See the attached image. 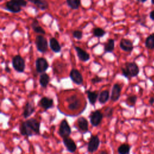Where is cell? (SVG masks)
Segmentation results:
<instances>
[{
	"instance_id": "28",
	"label": "cell",
	"mask_w": 154,
	"mask_h": 154,
	"mask_svg": "<svg viewBox=\"0 0 154 154\" xmlns=\"http://www.w3.org/2000/svg\"><path fill=\"white\" fill-rule=\"evenodd\" d=\"M131 150V146L128 144L123 143L120 145L117 149V152L119 154H128Z\"/></svg>"
},
{
	"instance_id": "23",
	"label": "cell",
	"mask_w": 154,
	"mask_h": 154,
	"mask_svg": "<svg viewBox=\"0 0 154 154\" xmlns=\"http://www.w3.org/2000/svg\"><path fill=\"white\" fill-rule=\"evenodd\" d=\"M85 93L87 95V98L90 103L92 105H94L97 98L99 97L98 92L96 91H91L90 90H88L85 91Z\"/></svg>"
},
{
	"instance_id": "1",
	"label": "cell",
	"mask_w": 154,
	"mask_h": 154,
	"mask_svg": "<svg viewBox=\"0 0 154 154\" xmlns=\"http://www.w3.org/2000/svg\"><path fill=\"white\" fill-rule=\"evenodd\" d=\"M26 5V0H8L5 2L4 8L12 13H18L21 11L22 7Z\"/></svg>"
},
{
	"instance_id": "10",
	"label": "cell",
	"mask_w": 154,
	"mask_h": 154,
	"mask_svg": "<svg viewBox=\"0 0 154 154\" xmlns=\"http://www.w3.org/2000/svg\"><path fill=\"white\" fill-rule=\"evenodd\" d=\"M69 76L72 82L76 85H81L83 83V76L81 72L76 69H72L70 70Z\"/></svg>"
},
{
	"instance_id": "34",
	"label": "cell",
	"mask_w": 154,
	"mask_h": 154,
	"mask_svg": "<svg viewBox=\"0 0 154 154\" xmlns=\"http://www.w3.org/2000/svg\"><path fill=\"white\" fill-rule=\"evenodd\" d=\"M103 81V78L97 76V75H96L94 77H93L91 79V82L93 84H96L97 83H99L100 82H102Z\"/></svg>"
},
{
	"instance_id": "25",
	"label": "cell",
	"mask_w": 154,
	"mask_h": 154,
	"mask_svg": "<svg viewBox=\"0 0 154 154\" xmlns=\"http://www.w3.org/2000/svg\"><path fill=\"white\" fill-rule=\"evenodd\" d=\"M110 99L109 92L107 90H103L99 94L98 101L100 104H105Z\"/></svg>"
},
{
	"instance_id": "3",
	"label": "cell",
	"mask_w": 154,
	"mask_h": 154,
	"mask_svg": "<svg viewBox=\"0 0 154 154\" xmlns=\"http://www.w3.org/2000/svg\"><path fill=\"white\" fill-rule=\"evenodd\" d=\"M12 67L18 73H23L25 69V60L20 55H16L12 58Z\"/></svg>"
},
{
	"instance_id": "26",
	"label": "cell",
	"mask_w": 154,
	"mask_h": 154,
	"mask_svg": "<svg viewBox=\"0 0 154 154\" xmlns=\"http://www.w3.org/2000/svg\"><path fill=\"white\" fill-rule=\"evenodd\" d=\"M115 48V40L112 38H109L104 45L103 50L105 53L112 52Z\"/></svg>"
},
{
	"instance_id": "6",
	"label": "cell",
	"mask_w": 154,
	"mask_h": 154,
	"mask_svg": "<svg viewBox=\"0 0 154 154\" xmlns=\"http://www.w3.org/2000/svg\"><path fill=\"white\" fill-rule=\"evenodd\" d=\"M71 133L72 130L67 121L66 119L62 120L59 126V129L58 131V135L63 138L66 137H69Z\"/></svg>"
},
{
	"instance_id": "39",
	"label": "cell",
	"mask_w": 154,
	"mask_h": 154,
	"mask_svg": "<svg viewBox=\"0 0 154 154\" xmlns=\"http://www.w3.org/2000/svg\"><path fill=\"white\" fill-rule=\"evenodd\" d=\"M136 1H137L138 2H141V3H144L147 0H136Z\"/></svg>"
},
{
	"instance_id": "32",
	"label": "cell",
	"mask_w": 154,
	"mask_h": 154,
	"mask_svg": "<svg viewBox=\"0 0 154 154\" xmlns=\"http://www.w3.org/2000/svg\"><path fill=\"white\" fill-rule=\"evenodd\" d=\"M113 111H114L113 108L111 106H107L103 113V116L106 118H110L113 114Z\"/></svg>"
},
{
	"instance_id": "36",
	"label": "cell",
	"mask_w": 154,
	"mask_h": 154,
	"mask_svg": "<svg viewBox=\"0 0 154 154\" xmlns=\"http://www.w3.org/2000/svg\"><path fill=\"white\" fill-rule=\"evenodd\" d=\"M4 70H5V71L7 73H10V72H11V69H10V67L8 66L7 64L5 65V67Z\"/></svg>"
},
{
	"instance_id": "8",
	"label": "cell",
	"mask_w": 154,
	"mask_h": 154,
	"mask_svg": "<svg viewBox=\"0 0 154 154\" xmlns=\"http://www.w3.org/2000/svg\"><path fill=\"white\" fill-rule=\"evenodd\" d=\"M100 143V141L98 135H91L87 144V152L89 153H94L98 149Z\"/></svg>"
},
{
	"instance_id": "2",
	"label": "cell",
	"mask_w": 154,
	"mask_h": 154,
	"mask_svg": "<svg viewBox=\"0 0 154 154\" xmlns=\"http://www.w3.org/2000/svg\"><path fill=\"white\" fill-rule=\"evenodd\" d=\"M122 75L126 78L137 76L140 72V69L135 62H126L125 67H121Z\"/></svg>"
},
{
	"instance_id": "40",
	"label": "cell",
	"mask_w": 154,
	"mask_h": 154,
	"mask_svg": "<svg viewBox=\"0 0 154 154\" xmlns=\"http://www.w3.org/2000/svg\"><path fill=\"white\" fill-rule=\"evenodd\" d=\"M151 2H152V3L154 5V0H151Z\"/></svg>"
},
{
	"instance_id": "12",
	"label": "cell",
	"mask_w": 154,
	"mask_h": 154,
	"mask_svg": "<svg viewBox=\"0 0 154 154\" xmlns=\"http://www.w3.org/2000/svg\"><path fill=\"white\" fill-rule=\"evenodd\" d=\"M122 88V87L120 84L118 83H116L113 85L110 96L111 100H112V102H116L119 99L121 95Z\"/></svg>"
},
{
	"instance_id": "19",
	"label": "cell",
	"mask_w": 154,
	"mask_h": 154,
	"mask_svg": "<svg viewBox=\"0 0 154 154\" xmlns=\"http://www.w3.org/2000/svg\"><path fill=\"white\" fill-rule=\"evenodd\" d=\"M77 125L82 133H86L88 131V122L84 117H80L77 119Z\"/></svg>"
},
{
	"instance_id": "31",
	"label": "cell",
	"mask_w": 154,
	"mask_h": 154,
	"mask_svg": "<svg viewBox=\"0 0 154 154\" xmlns=\"http://www.w3.org/2000/svg\"><path fill=\"white\" fill-rule=\"evenodd\" d=\"M93 34L94 36L97 38H100L102 37L103 35L106 34V31L102 28L96 27L93 29Z\"/></svg>"
},
{
	"instance_id": "14",
	"label": "cell",
	"mask_w": 154,
	"mask_h": 154,
	"mask_svg": "<svg viewBox=\"0 0 154 154\" xmlns=\"http://www.w3.org/2000/svg\"><path fill=\"white\" fill-rule=\"evenodd\" d=\"M119 46L122 50L127 52H131L134 49L132 42L129 39L125 38H123L120 40Z\"/></svg>"
},
{
	"instance_id": "13",
	"label": "cell",
	"mask_w": 154,
	"mask_h": 154,
	"mask_svg": "<svg viewBox=\"0 0 154 154\" xmlns=\"http://www.w3.org/2000/svg\"><path fill=\"white\" fill-rule=\"evenodd\" d=\"M63 143L66 150L70 153H74L77 149V146L75 141L69 137L63 138Z\"/></svg>"
},
{
	"instance_id": "7",
	"label": "cell",
	"mask_w": 154,
	"mask_h": 154,
	"mask_svg": "<svg viewBox=\"0 0 154 154\" xmlns=\"http://www.w3.org/2000/svg\"><path fill=\"white\" fill-rule=\"evenodd\" d=\"M35 70L38 73H42L45 72L49 66L47 60L43 57L37 58L35 60Z\"/></svg>"
},
{
	"instance_id": "29",
	"label": "cell",
	"mask_w": 154,
	"mask_h": 154,
	"mask_svg": "<svg viewBox=\"0 0 154 154\" xmlns=\"http://www.w3.org/2000/svg\"><path fill=\"white\" fill-rule=\"evenodd\" d=\"M67 5L72 10H77L81 5V0H66Z\"/></svg>"
},
{
	"instance_id": "20",
	"label": "cell",
	"mask_w": 154,
	"mask_h": 154,
	"mask_svg": "<svg viewBox=\"0 0 154 154\" xmlns=\"http://www.w3.org/2000/svg\"><path fill=\"white\" fill-rule=\"evenodd\" d=\"M49 47L55 53H58L61 50V45L59 42L55 38L51 37L49 40Z\"/></svg>"
},
{
	"instance_id": "33",
	"label": "cell",
	"mask_w": 154,
	"mask_h": 154,
	"mask_svg": "<svg viewBox=\"0 0 154 154\" xmlns=\"http://www.w3.org/2000/svg\"><path fill=\"white\" fill-rule=\"evenodd\" d=\"M72 36L77 40H81L83 36V32L80 30H75L72 32Z\"/></svg>"
},
{
	"instance_id": "5",
	"label": "cell",
	"mask_w": 154,
	"mask_h": 154,
	"mask_svg": "<svg viewBox=\"0 0 154 154\" xmlns=\"http://www.w3.org/2000/svg\"><path fill=\"white\" fill-rule=\"evenodd\" d=\"M66 100L67 103V108L70 111L76 110L81 106V100L76 94H73L67 97Z\"/></svg>"
},
{
	"instance_id": "35",
	"label": "cell",
	"mask_w": 154,
	"mask_h": 154,
	"mask_svg": "<svg viewBox=\"0 0 154 154\" xmlns=\"http://www.w3.org/2000/svg\"><path fill=\"white\" fill-rule=\"evenodd\" d=\"M149 17L150 18V19H152V20L154 21V10L151 11L149 13Z\"/></svg>"
},
{
	"instance_id": "4",
	"label": "cell",
	"mask_w": 154,
	"mask_h": 154,
	"mask_svg": "<svg viewBox=\"0 0 154 154\" xmlns=\"http://www.w3.org/2000/svg\"><path fill=\"white\" fill-rule=\"evenodd\" d=\"M35 44L37 50L41 53H45L48 51V42L47 39L42 35L38 34L36 35Z\"/></svg>"
},
{
	"instance_id": "17",
	"label": "cell",
	"mask_w": 154,
	"mask_h": 154,
	"mask_svg": "<svg viewBox=\"0 0 154 154\" xmlns=\"http://www.w3.org/2000/svg\"><path fill=\"white\" fill-rule=\"evenodd\" d=\"M74 48H75V50L76 51V55L78 58L81 61L83 62H87L90 59V54L88 52H87L85 50L82 49L79 46H75Z\"/></svg>"
},
{
	"instance_id": "30",
	"label": "cell",
	"mask_w": 154,
	"mask_h": 154,
	"mask_svg": "<svg viewBox=\"0 0 154 154\" xmlns=\"http://www.w3.org/2000/svg\"><path fill=\"white\" fill-rule=\"evenodd\" d=\"M137 100V96L136 95H134V94L130 95V96H128V97L126 98L125 100V103L128 106L132 107L135 105Z\"/></svg>"
},
{
	"instance_id": "15",
	"label": "cell",
	"mask_w": 154,
	"mask_h": 154,
	"mask_svg": "<svg viewBox=\"0 0 154 154\" xmlns=\"http://www.w3.org/2000/svg\"><path fill=\"white\" fill-rule=\"evenodd\" d=\"M35 111V106L33 102L28 101L23 108L22 115L25 119H28Z\"/></svg>"
},
{
	"instance_id": "16",
	"label": "cell",
	"mask_w": 154,
	"mask_h": 154,
	"mask_svg": "<svg viewBox=\"0 0 154 154\" xmlns=\"http://www.w3.org/2000/svg\"><path fill=\"white\" fill-rule=\"evenodd\" d=\"M26 123L30 128V129L34 132L35 134H40V123L35 119L30 118L26 120Z\"/></svg>"
},
{
	"instance_id": "9",
	"label": "cell",
	"mask_w": 154,
	"mask_h": 154,
	"mask_svg": "<svg viewBox=\"0 0 154 154\" xmlns=\"http://www.w3.org/2000/svg\"><path fill=\"white\" fill-rule=\"evenodd\" d=\"M103 117V114L99 110H95L92 111L89 116L90 123L94 127L97 126L101 123Z\"/></svg>"
},
{
	"instance_id": "11",
	"label": "cell",
	"mask_w": 154,
	"mask_h": 154,
	"mask_svg": "<svg viewBox=\"0 0 154 154\" xmlns=\"http://www.w3.org/2000/svg\"><path fill=\"white\" fill-rule=\"evenodd\" d=\"M38 106L44 109L45 111L54 107V99L48 97H43L38 102Z\"/></svg>"
},
{
	"instance_id": "18",
	"label": "cell",
	"mask_w": 154,
	"mask_h": 154,
	"mask_svg": "<svg viewBox=\"0 0 154 154\" xmlns=\"http://www.w3.org/2000/svg\"><path fill=\"white\" fill-rule=\"evenodd\" d=\"M19 131L22 135L31 137L34 135V132L30 129L26 121L22 122L19 126Z\"/></svg>"
},
{
	"instance_id": "24",
	"label": "cell",
	"mask_w": 154,
	"mask_h": 154,
	"mask_svg": "<svg viewBox=\"0 0 154 154\" xmlns=\"http://www.w3.org/2000/svg\"><path fill=\"white\" fill-rule=\"evenodd\" d=\"M39 84L43 88H46L50 81L49 75L45 72L42 73L39 77Z\"/></svg>"
},
{
	"instance_id": "22",
	"label": "cell",
	"mask_w": 154,
	"mask_h": 154,
	"mask_svg": "<svg viewBox=\"0 0 154 154\" xmlns=\"http://www.w3.org/2000/svg\"><path fill=\"white\" fill-rule=\"evenodd\" d=\"M31 3L35 5L41 10H46L49 7V4L46 0H28Z\"/></svg>"
},
{
	"instance_id": "38",
	"label": "cell",
	"mask_w": 154,
	"mask_h": 154,
	"mask_svg": "<svg viewBox=\"0 0 154 154\" xmlns=\"http://www.w3.org/2000/svg\"><path fill=\"white\" fill-rule=\"evenodd\" d=\"M99 153H101V154H108V152H107L106 150H102V151H100Z\"/></svg>"
},
{
	"instance_id": "37",
	"label": "cell",
	"mask_w": 154,
	"mask_h": 154,
	"mask_svg": "<svg viewBox=\"0 0 154 154\" xmlns=\"http://www.w3.org/2000/svg\"><path fill=\"white\" fill-rule=\"evenodd\" d=\"M149 103L150 105H153L154 103V97H150L149 99Z\"/></svg>"
},
{
	"instance_id": "27",
	"label": "cell",
	"mask_w": 154,
	"mask_h": 154,
	"mask_svg": "<svg viewBox=\"0 0 154 154\" xmlns=\"http://www.w3.org/2000/svg\"><path fill=\"white\" fill-rule=\"evenodd\" d=\"M145 46L149 49H154V32L150 34L145 40Z\"/></svg>"
},
{
	"instance_id": "21",
	"label": "cell",
	"mask_w": 154,
	"mask_h": 154,
	"mask_svg": "<svg viewBox=\"0 0 154 154\" xmlns=\"http://www.w3.org/2000/svg\"><path fill=\"white\" fill-rule=\"evenodd\" d=\"M31 26L32 30L37 34H40L42 35H45L46 34L45 30L40 25L37 19H34L31 22Z\"/></svg>"
}]
</instances>
